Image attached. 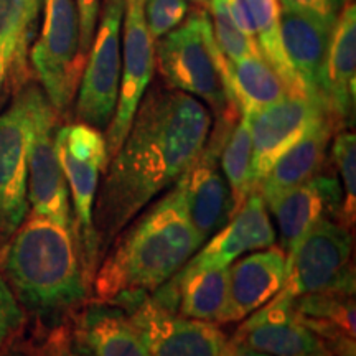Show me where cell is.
Wrapping results in <instances>:
<instances>
[{
    "label": "cell",
    "mask_w": 356,
    "mask_h": 356,
    "mask_svg": "<svg viewBox=\"0 0 356 356\" xmlns=\"http://www.w3.org/2000/svg\"><path fill=\"white\" fill-rule=\"evenodd\" d=\"M348 226L322 218L289 249L286 280L280 291L292 299L307 293H355L350 269L351 241Z\"/></svg>",
    "instance_id": "cell-6"
},
{
    "label": "cell",
    "mask_w": 356,
    "mask_h": 356,
    "mask_svg": "<svg viewBox=\"0 0 356 356\" xmlns=\"http://www.w3.org/2000/svg\"><path fill=\"white\" fill-rule=\"evenodd\" d=\"M74 3L79 17V43H81L83 55L88 58L97 29L102 0H74Z\"/></svg>",
    "instance_id": "cell-34"
},
{
    "label": "cell",
    "mask_w": 356,
    "mask_h": 356,
    "mask_svg": "<svg viewBox=\"0 0 356 356\" xmlns=\"http://www.w3.org/2000/svg\"><path fill=\"white\" fill-rule=\"evenodd\" d=\"M333 162L340 172L345 188L343 216L346 225H353L356 211V137L353 132H340L332 147Z\"/></svg>",
    "instance_id": "cell-28"
},
{
    "label": "cell",
    "mask_w": 356,
    "mask_h": 356,
    "mask_svg": "<svg viewBox=\"0 0 356 356\" xmlns=\"http://www.w3.org/2000/svg\"><path fill=\"white\" fill-rule=\"evenodd\" d=\"M55 147L73 202V231L88 284L92 282L99 251L95 231V203L101 172L108 168V147L99 129L84 122L58 127Z\"/></svg>",
    "instance_id": "cell-5"
},
{
    "label": "cell",
    "mask_w": 356,
    "mask_h": 356,
    "mask_svg": "<svg viewBox=\"0 0 356 356\" xmlns=\"http://www.w3.org/2000/svg\"><path fill=\"white\" fill-rule=\"evenodd\" d=\"M218 356H269L264 353H259V351L249 350L246 346L234 343V341L228 340V343L225 345V348L221 350V353Z\"/></svg>",
    "instance_id": "cell-35"
},
{
    "label": "cell",
    "mask_w": 356,
    "mask_h": 356,
    "mask_svg": "<svg viewBox=\"0 0 356 356\" xmlns=\"http://www.w3.org/2000/svg\"><path fill=\"white\" fill-rule=\"evenodd\" d=\"M356 8L346 2L333 30L327 65L325 96L335 119H348L355 111L356 86Z\"/></svg>",
    "instance_id": "cell-22"
},
{
    "label": "cell",
    "mask_w": 356,
    "mask_h": 356,
    "mask_svg": "<svg viewBox=\"0 0 356 356\" xmlns=\"http://www.w3.org/2000/svg\"><path fill=\"white\" fill-rule=\"evenodd\" d=\"M254 22L256 42L261 55L275 70L282 79L289 96L309 97L300 79L293 73L284 51L282 38H280V6L279 0H244Z\"/></svg>",
    "instance_id": "cell-26"
},
{
    "label": "cell",
    "mask_w": 356,
    "mask_h": 356,
    "mask_svg": "<svg viewBox=\"0 0 356 356\" xmlns=\"http://www.w3.org/2000/svg\"><path fill=\"white\" fill-rule=\"evenodd\" d=\"M337 121L327 104L314 97L287 96L251 115L254 190L275 160L320 124Z\"/></svg>",
    "instance_id": "cell-13"
},
{
    "label": "cell",
    "mask_w": 356,
    "mask_h": 356,
    "mask_svg": "<svg viewBox=\"0 0 356 356\" xmlns=\"http://www.w3.org/2000/svg\"><path fill=\"white\" fill-rule=\"evenodd\" d=\"M186 13H188L186 0H144L147 30L154 42L180 25Z\"/></svg>",
    "instance_id": "cell-30"
},
{
    "label": "cell",
    "mask_w": 356,
    "mask_h": 356,
    "mask_svg": "<svg viewBox=\"0 0 356 356\" xmlns=\"http://www.w3.org/2000/svg\"><path fill=\"white\" fill-rule=\"evenodd\" d=\"M302 322L322 340L335 345L355 338V302L348 293H307L293 299Z\"/></svg>",
    "instance_id": "cell-25"
},
{
    "label": "cell",
    "mask_w": 356,
    "mask_h": 356,
    "mask_svg": "<svg viewBox=\"0 0 356 356\" xmlns=\"http://www.w3.org/2000/svg\"><path fill=\"white\" fill-rule=\"evenodd\" d=\"M210 131L211 114L197 97L172 88L145 92L126 139L108 162L95 203L99 257L147 204L188 170Z\"/></svg>",
    "instance_id": "cell-1"
},
{
    "label": "cell",
    "mask_w": 356,
    "mask_h": 356,
    "mask_svg": "<svg viewBox=\"0 0 356 356\" xmlns=\"http://www.w3.org/2000/svg\"><path fill=\"white\" fill-rule=\"evenodd\" d=\"M286 280V251L269 246L243 257L229 269L222 323L241 322L267 304Z\"/></svg>",
    "instance_id": "cell-18"
},
{
    "label": "cell",
    "mask_w": 356,
    "mask_h": 356,
    "mask_svg": "<svg viewBox=\"0 0 356 356\" xmlns=\"http://www.w3.org/2000/svg\"><path fill=\"white\" fill-rule=\"evenodd\" d=\"M70 335L78 356H150L126 312L108 302L84 304Z\"/></svg>",
    "instance_id": "cell-19"
},
{
    "label": "cell",
    "mask_w": 356,
    "mask_h": 356,
    "mask_svg": "<svg viewBox=\"0 0 356 356\" xmlns=\"http://www.w3.org/2000/svg\"><path fill=\"white\" fill-rule=\"evenodd\" d=\"M333 348L337 351V356H356L355 338H341L333 345Z\"/></svg>",
    "instance_id": "cell-37"
},
{
    "label": "cell",
    "mask_w": 356,
    "mask_h": 356,
    "mask_svg": "<svg viewBox=\"0 0 356 356\" xmlns=\"http://www.w3.org/2000/svg\"><path fill=\"white\" fill-rule=\"evenodd\" d=\"M269 210L277 221L284 251L291 249L322 218H335L341 210V190L332 175L317 173L284 193Z\"/></svg>",
    "instance_id": "cell-21"
},
{
    "label": "cell",
    "mask_w": 356,
    "mask_h": 356,
    "mask_svg": "<svg viewBox=\"0 0 356 356\" xmlns=\"http://www.w3.org/2000/svg\"><path fill=\"white\" fill-rule=\"evenodd\" d=\"M207 241L202 251L195 252V256H191L181 269L229 267V264L246 252L273 246L275 243V231L259 191H251L238 213L231 216V220Z\"/></svg>",
    "instance_id": "cell-16"
},
{
    "label": "cell",
    "mask_w": 356,
    "mask_h": 356,
    "mask_svg": "<svg viewBox=\"0 0 356 356\" xmlns=\"http://www.w3.org/2000/svg\"><path fill=\"white\" fill-rule=\"evenodd\" d=\"M25 323V310L0 274V346L13 340Z\"/></svg>",
    "instance_id": "cell-32"
},
{
    "label": "cell",
    "mask_w": 356,
    "mask_h": 356,
    "mask_svg": "<svg viewBox=\"0 0 356 356\" xmlns=\"http://www.w3.org/2000/svg\"><path fill=\"white\" fill-rule=\"evenodd\" d=\"M335 25L280 8V38L293 73L300 79L309 97L328 106L325 96V65ZM330 108V106H328Z\"/></svg>",
    "instance_id": "cell-17"
},
{
    "label": "cell",
    "mask_w": 356,
    "mask_h": 356,
    "mask_svg": "<svg viewBox=\"0 0 356 356\" xmlns=\"http://www.w3.org/2000/svg\"><path fill=\"white\" fill-rule=\"evenodd\" d=\"M229 267H202L178 270L152 296L160 305L181 317L222 323L228 300Z\"/></svg>",
    "instance_id": "cell-20"
},
{
    "label": "cell",
    "mask_w": 356,
    "mask_h": 356,
    "mask_svg": "<svg viewBox=\"0 0 356 356\" xmlns=\"http://www.w3.org/2000/svg\"><path fill=\"white\" fill-rule=\"evenodd\" d=\"M126 0H102L96 29L78 88L76 118L96 129H108L121 81V33Z\"/></svg>",
    "instance_id": "cell-8"
},
{
    "label": "cell",
    "mask_w": 356,
    "mask_h": 356,
    "mask_svg": "<svg viewBox=\"0 0 356 356\" xmlns=\"http://www.w3.org/2000/svg\"><path fill=\"white\" fill-rule=\"evenodd\" d=\"M186 2L193 3V6L198 8H204V10H208V0H186Z\"/></svg>",
    "instance_id": "cell-38"
},
{
    "label": "cell",
    "mask_w": 356,
    "mask_h": 356,
    "mask_svg": "<svg viewBox=\"0 0 356 356\" xmlns=\"http://www.w3.org/2000/svg\"><path fill=\"white\" fill-rule=\"evenodd\" d=\"M26 55H29V43H25L19 35L8 33L0 37V101H2L3 89L7 86L8 78L24 79L26 73Z\"/></svg>",
    "instance_id": "cell-31"
},
{
    "label": "cell",
    "mask_w": 356,
    "mask_h": 356,
    "mask_svg": "<svg viewBox=\"0 0 356 356\" xmlns=\"http://www.w3.org/2000/svg\"><path fill=\"white\" fill-rule=\"evenodd\" d=\"M58 113L37 86L33 96L32 132L26 155V202L32 213L73 228L70 191L55 147Z\"/></svg>",
    "instance_id": "cell-9"
},
{
    "label": "cell",
    "mask_w": 356,
    "mask_h": 356,
    "mask_svg": "<svg viewBox=\"0 0 356 356\" xmlns=\"http://www.w3.org/2000/svg\"><path fill=\"white\" fill-rule=\"evenodd\" d=\"M203 239L186 215L180 180L150 207L96 267L95 300L118 304L159 291L202 248Z\"/></svg>",
    "instance_id": "cell-2"
},
{
    "label": "cell",
    "mask_w": 356,
    "mask_h": 356,
    "mask_svg": "<svg viewBox=\"0 0 356 356\" xmlns=\"http://www.w3.org/2000/svg\"><path fill=\"white\" fill-rule=\"evenodd\" d=\"M231 341L269 356H314L328 350L322 338L302 322L292 297L282 291L252 312Z\"/></svg>",
    "instance_id": "cell-14"
},
{
    "label": "cell",
    "mask_w": 356,
    "mask_h": 356,
    "mask_svg": "<svg viewBox=\"0 0 356 356\" xmlns=\"http://www.w3.org/2000/svg\"><path fill=\"white\" fill-rule=\"evenodd\" d=\"M221 168L228 181L233 210L231 216L238 213L251 191H254L252 181V139L251 115L241 114V121L226 136L221 145ZM231 220V218H229Z\"/></svg>",
    "instance_id": "cell-27"
},
{
    "label": "cell",
    "mask_w": 356,
    "mask_h": 356,
    "mask_svg": "<svg viewBox=\"0 0 356 356\" xmlns=\"http://www.w3.org/2000/svg\"><path fill=\"white\" fill-rule=\"evenodd\" d=\"M333 126H335L333 119L320 124L275 160L274 165L270 167V170L266 173V177L257 186V191L261 193L267 208L284 193L305 184L307 180L320 173L325 155H327Z\"/></svg>",
    "instance_id": "cell-23"
},
{
    "label": "cell",
    "mask_w": 356,
    "mask_h": 356,
    "mask_svg": "<svg viewBox=\"0 0 356 356\" xmlns=\"http://www.w3.org/2000/svg\"><path fill=\"white\" fill-rule=\"evenodd\" d=\"M122 68L114 115L106 134L108 162L126 139L132 119L155 71L154 38L147 30L144 0H126L124 12Z\"/></svg>",
    "instance_id": "cell-12"
},
{
    "label": "cell",
    "mask_w": 356,
    "mask_h": 356,
    "mask_svg": "<svg viewBox=\"0 0 356 356\" xmlns=\"http://www.w3.org/2000/svg\"><path fill=\"white\" fill-rule=\"evenodd\" d=\"M226 137H213L202 154L178 180L184 190L186 215L203 243L220 231L231 218L233 200L225 175L218 167V152Z\"/></svg>",
    "instance_id": "cell-15"
},
{
    "label": "cell",
    "mask_w": 356,
    "mask_h": 356,
    "mask_svg": "<svg viewBox=\"0 0 356 356\" xmlns=\"http://www.w3.org/2000/svg\"><path fill=\"white\" fill-rule=\"evenodd\" d=\"M226 95L241 114H256L289 96L282 79L262 55L228 61Z\"/></svg>",
    "instance_id": "cell-24"
},
{
    "label": "cell",
    "mask_w": 356,
    "mask_h": 356,
    "mask_svg": "<svg viewBox=\"0 0 356 356\" xmlns=\"http://www.w3.org/2000/svg\"><path fill=\"white\" fill-rule=\"evenodd\" d=\"M155 61L168 88L207 102L222 121L238 109L226 95L228 60L218 47L208 10L195 8L178 29L159 38Z\"/></svg>",
    "instance_id": "cell-4"
},
{
    "label": "cell",
    "mask_w": 356,
    "mask_h": 356,
    "mask_svg": "<svg viewBox=\"0 0 356 356\" xmlns=\"http://www.w3.org/2000/svg\"><path fill=\"white\" fill-rule=\"evenodd\" d=\"M35 84L20 89L0 114V241H7L29 215L26 155L32 132Z\"/></svg>",
    "instance_id": "cell-11"
},
{
    "label": "cell",
    "mask_w": 356,
    "mask_h": 356,
    "mask_svg": "<svg viewBox=\"0 0 356 356\" xmlns=\"http://www.w3.org/2000/svg\"><path fill=\"white\" fill-rule=\"evenodd\" d=\"M42 33L30 51L32 68L56 113H65L76 96L86 56L79 43L74 0H43Z\"/></svg>",
    "instance_id": "cell-7"
},
{
    "label": "cell",
    "mask_w": 356,
    "mask_h": 356,
    "mask_svg": "<svg viewBox=\"0 0 356 356\" xmlns=\"http://www.w3.org/2000/svg\"><path fill=\"white\" fill-rule=\"evenodd\" d=\"M114 305L126 312L150 356H218L228 343L215 323L181 317L149 293Z\"/></svg>",
    "instance_id": "cell-10"
},
{
    "label": "cell",
    "mask_w": 356,
    "mask_h": 356,
    "mask_svg": "<svg viewBox=\"0 0 356 356\" xmlns=\"http://www.w3.org/2000/svg\"><path fill=\"white\" fill-rule=\"evenodd\" d=\"M0 274L22 309L44 327H60L88 300L89 284L71 229L35 213L6 241Z\"/></svg>",
    "instance_id": "cell-3"
},
{
    "label": "cell",
    "mask_w": 356,
    "mask_h": 356,
    "mask_svg": "<svg viewBox=\"0 0 356 356\" xmlns=\"http://www.w3.org/2000/svg\"><path fill=\"white\" fill-rule=\"evenodd\" d=\"M42 7L43 0H0V37L15 33L30 44Z\"/></svg>",
    "instance_id": "cell-29"
},
{
    "label": "cell",
    "mask_w": 356,
    "mask_h": 356,
    "mask_svg": "<svg viewBox=\"0 0 356 356\" xmlns=\"http://www.w3.org/2000/svg\"><path fill=\"white\" fill-rule=\"evenodd\" d=\"M314 356H333V355H332L330 350H325V351H320V353L314 355Z\"/></svg>",
    "instance_id": "cell-39"
},
{
    "label": "cell",
    "mask_w": 356,
    "mask_h": 356,
    "mask_svg": "<svg viewBox=\"0 0 356 356\" xmlns=\"http://www.w3.org/2000/svg\"><path fill=\"white\" fill-rule=\"evenodd\" d=\"M0 356H40V355H38V350L26 348L24 345H15L10 340L3 346H0Z\"/></svg>",
    "instance_id": "cell-36"
},
{
    "label": "cell",
    "mask_w": 356,
    "mask_h": 356,
    "mask_svg": "<svg viewBox=\"0 0 356 356\" xmlns=\"http://www.w3.org/2000/svg\"><path fill=\"white\" fill-rule=\"evenodd\" d=\"M346 2L348 0H279V6L284 10L307 13L330 25H337Z\"/></svg>",
    "instance_id": "cell-33"
}]
</instances>
